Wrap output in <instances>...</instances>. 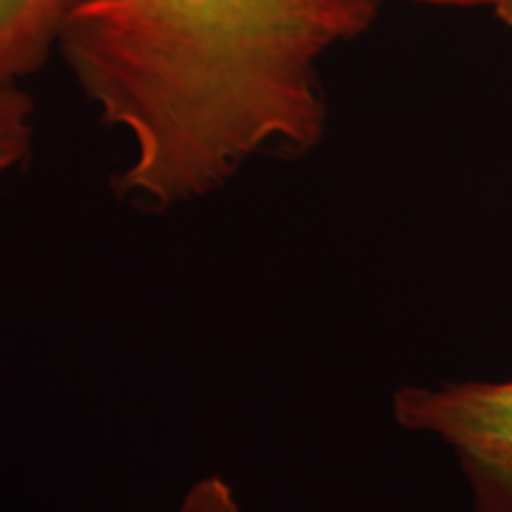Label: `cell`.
Masks as SVG:
<instances>
[{
    "label": "cell",
    "instance_id": "6",
    "mask_svg": "<svg viewBox=\"0 0 512 512\" xmlns=\"http://www.w3.org/2000/svg\"><path fill=\"white\" fill-rule=\"evenodd\" d=\"M408 3L430 5V8H458V10L486 8V10H491V3H494V0H408Z\"/></svg>",
    "mask_w": 512,
    "mask_h": 512
},
{
    "label": "cell",
    "instance_id": "5",
    "mask_svg": "<svg viewBox=\"0 0 512 512\" xmlns=\"http://www.w3.org/2000/svg\"><path fill=\"white\" fill-rule=\"evenodd\" d=\"M178 512H240L233 489L221 477H204L185 494Z\"/></svg>",
    "mask_w": 512,
    "mask_h": 512
},
{
    "label": "cell",
    "instance_id": "3",
    "mask_svg": "<svg viewBox=\"0 0 512 512\" xmlns=\"http://www.w3.org/2000/svg\"><path fill=\"white\" fill-rule=\"evenodd\" d=\"M74 3L0 0V86H17L48 62Z\"/></svg>",
    "mask_w": 512,
    "mask_h": 512
},
{
    "label": "cell",
    "instance_id": "7",
    "mask_svg": "<svg viewBox=\"0 0 512 512\" xmlns=\"http://www.w3.org/2000/svg\"><path fill=\"white\" fill-rule=\"evenodd\" d=\"M491 10H494L496 19H501L505 27L512 29V0H494Z\"/></svg>",
    "mask_w": 512,
    "mask_h": 512
},
{
    "label": "cell",
    "instance_id": "1",
    "mask_svg": "<svg viewBox=\"0 0 512 512\" xmlns=\"http://www.w3.org/2000/svg\"><path fill=\"white\" fill-rule=\"evenodd\" d=\"M382 0H76L57 41L105 124L131 136L128 197L174 207L261 152L325 136L318 62L373 27Z\"/></svg>",
    "mask_w": 512,
    "mask_h": 512
},
{
    "label": "cell",
    "instance_id": "2",
    "mask_svg": "<svg viewBox=\"0 0 512 512\" xmlns=\"http://www.w3.org/2000/svg\"><path fill=\"white\" fill-rule=\"evenodd\" d=\"M392 413L403 430L451 448L472 512H512V377L408 384L394 394Z\"/></svg>",
    "mask_w": 512,
    "mask_h": 512
},
{
    "label": "cell",
    "instance_id": "4",
    "mask_svg": "<svg viewBox=\"0 0 512 512\" xmlns=\"http://www.w3.org/2000/svg\"><path fill=\"white\" fill-rule=\"evenodd\" d=\"M34 102L22 88L0 86V176L22 164L34 140Z\"/></svg>",
    "mask_w": 512,
    "mask_h": 512
}]
</instances>
